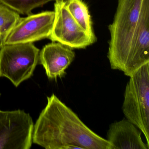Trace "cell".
Returning <instances> with one entry per match:
<instances>
[{"mask_svg": "<svg viewBox=\"0 0 149 149\" xmlns=\"http://www.w3.org/2000/svg\"><path fill=\"white\" fill-rule=\"evenodd\" d=\"M66 4L67 8L77 22L92 39L96 41L87 4L83 0H66Z\"/></svg>", "mask_w": 149, "mask_h": 149, "instance_id": "cell-11", "label": "cell"}, {"mask_svg": "<svg viewBox=\"0 0 149 149\" xmlns=\"http://www.w3.org/2000/svg\"><path fill=\"white\" fill-rule=\"evenodd\" d=\"M75 57L72 49L59 42L45 45L40 52L39 61L49 79L56 80L66 74V70Z\"/></svg>", "mask_w": 149, "mask_h": 149, "instance_id": "cell-8", "label": "cell"}, {"mask_svg": "<svg viewBox=\"0 0 149 149\" xmlns=\"http://www.w3.org/2000/svg\"><path fill=\"white\" fill-rule=\"evenodd\" d=\"M142 132L128 119L123 118L110 125L107 140L113 149H149L141 137Z\"/></svg>", "mask_w": 149, "mask_h": 149, "instance_id": "cell-9", "label": "cell"}, {"mask_svg": "<svg viewBox=\"0 0 149 149\" xmlns=\"http://www.w3.org/2000/svg\"><path fill=\"white\" fill-rule=\"evenodd\" d=\"M40 52L33 43L5 44L0 48V77L18 87L33 75Z\"/></svg>", "mask_w": 149, "mask_h": 149, "instance_id": "cell-4", "label": "cell"}, {"mask_svg": "<svg viewBox=\"0 0 149 149\" xmlns=\"http://www.w3.org/2000/svg\"><path fill=\"white\" fill-rule=\"evenodd\" d=\"M145 0H118L114 20L109 26L108 58L112 69L130 77V63L139 21Z\"/></svg>", "mask_w": 149, "mask_h": 149, "instance_id": "cell-2", "label": "cell"}, {"mask_svg": "<svg viewBox=\"0 0 149 149\" xmlns=\"http://www.w3.org/2000/svg\"><path fill=\"white\" fill-rule=\"evenodd\" d=\"M1 93H0V96H1Z\"/></svg>", "mask_w": 149, "mask_h": 149, "instance_id": "cell-14", "label": "cell"}, {"mask_svg": "<svg viewBox=\"0 0 149 149\" xmlns=\"http://www.w3.org/2000/svg\"><path fill=\"white\" fill-rule=\"evenodd\" d=\"M55 17L48 39L70 48L85 49L96 41L91 38L74 19L66 6V0H56Z\"/></svg>", "mask_w": 149, "mask_h": 149, "instance_id": "cell-6", "label": "cell"}, {"mask_svg": "<svg viewBox=\"0 0 149 149\" xmlns=\"http://www.w3.org/2000/svg\"><path fill=\"white\" fill-rule=\"evenodd\" d=\"M130 77L125 91L123 113L141 131L149 145V63Z\"/></svg>", "mask_w": 149, "mask_h": 149, "instance_id": "cell-3", "label": "cell"}, {"mask_svg": "<svg viewBox=\"0 0 149 149\" xmlns=\"http://www.w3.org/2000/svg\"><path fill=\"white\" fill-rule=\"evenodd\" d=\"M33 122L29 113L0 110V149H29L33 144Z\"/></svg>", "mask_w": 149, "mask_h": 149, "instance_id": "cell-5", "label": "cell"}, {"mask_svg": "<svg viewBox=\"0 0 149 149\" xmlns=\"http://www.w3.org/2000/svg\"><path fill=\"white\" fill-rule=\"evenodd\" d=\"M56 0H0V2L19 14L29 15L35 8Z\"/></svg>", "mask_w": 149, "mask_h": 149, "instance_id": "cell-13", "label": "cell"}, {"mask_svg": "<svg viewBox=\"0 0 149 149\" xmlns=\"http://www.w3.org/2000/svg\"><path fill=\"white\" fill-rule=\"evenodd\" d=\"M54 17V11H45L20 18L6 44L33 43L48 39L51 34Z\"/></svg>", "mask_w": 149, "mask_h": 149, "instance_id": "cell-7", "label": "cell"}, {"mask_svg": "<svg viewBox=\"0 0 149 149\" xmlns=\"http://www.w3.org/2000/svg\"><path fill=\"white\" fill-rule=\"evenodd\" d=\"M149 63V0H145L139 21L130 63V77Z\"/></svg>", "mask_w": 149, "mask_h": 149, "instance_id": "cell-10", "label": "cell"}, {"mask_svg": "<svg viewBox=\"0 0 149 149\" xmlns=\"http://www.w3.org/2000/svg\"><path fill=\"white\" fill-rule=\"evenodd\" d=\"M47 99L34 126L33 143L47 149H113L56 95Z\"/></svg>", "mask_w": 149, "mask_h": 149, "instance_id": "cell-1", "label": "cell"}, {"mask_svg": "<svg viewBox=\"0 0 149 149\" xmlns=\"http://www.w3.org/2000/svg\"><path fill=\"white\" fill-rule=\"evenodd\" d=\"M20 18L19 14L0 2V48L6 44Z\"/></svg>", "mask_w": 149, "mask_h": 149, "instance_id": "cell-12", "label": "cell"}]
</instances>
